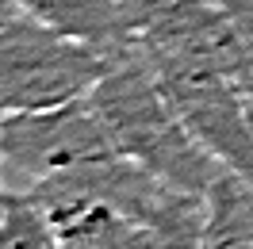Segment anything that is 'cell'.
<instances>
[{"instance_id":"6da1fadb","label":"cell","mask_w":253,"mask_h":249,"mask_svg":"<svg viewBox=\"0 0 253 249\" xmlns=\"http://www.w3.org/2000/svg\"><path fill=\"white\" fill-rule=\"evenodd\" d=\"M88 96L104 115L119 154L161 176L169 188L188 196H207L226 172V165L184 123L158 69L134 42L111 54L108 73L92 84Z\"/></svg>"},{"instance_id":"7a4b0ae2","label":"cell","mask_w":253,"mask_h":249,"mask_svg":"<svg viewBox=\"0 0 253 249\" xmlns=\"http://www.w3.org/2000/svg\"><path fill=\"white\" fill-rule=\"evenodd\" d=\"M111 65V54L16 16L0 27V115L39 111L88 96Z\"/></svg>"},{"instance_id":"3957f363","label":"cell","mask_w":253,"mask_h":249,"mask_svg":"<svg viewBox=\"0 0 253 249\" xmlns=\"http://www.w3.org/2000/svg\"><path fill=\"white\" fill-rule=\"evenodd\" d=\"M108 157H119V146L92 96L0 115V169L16 176L23 192Z\"/></svg>"},{"instance_id":"277c9868","label":"cell","mask_w":253,"mask_h":249,"mask_svg":"<svg viewBox=\"0 0 253 249\" xmlns=\"http://www.w3.org/2000/svg\"><path fill=\"white\" fill-rule=\"evenodd\" d=\"M16 4L23 8V16L108 54L130 46L126 0H16Z\"/></svg>"},{"instance_id":"5b68a950","label":"cell","mask_w":253,"mask_h":249,"mask_svg":"<svg viewBox=\"0 0 253 249\" xmlns=\"http://www.w3.org/2000/svg\"><path fill=\"white\" fill-rule=\"evenodd\" d=\"M0 249H62L46 211L27 192H16L0 218Z\"/></svg>"},{"instance_id":"8992f818","label":"cell","mask_w":253,"mask_h":249,"mask_svg":"<svg viewBox=\"0 0 253 249\" xmlns=\"http://www.w3.org/2000/svg\"><path fill=\"white\" fill-rule=\"evenodd\" d=\"M16 16H23V8H19L16 0H0V27H4V23H12Z\"/></svg>"},{"instance_id":"52a82bcc","label":"cell","mask_w":253,"mask_h":249,"mask_svg":"<svg viewBox=\"0 0 253 249\" xmlns=\"http://www.w3.org/2000/svg\"><path fill=\"white\" fill-rule=\"evenodd\" d=\"M12 196H16V192H8V188H4V169H0V218H4V211H8Z\"/></svg>"},{"instance_id":"ba28073f","label":"cell","mask_w":253,"mask_h":249,"mask_svg":"<svg viewBox=\"0 0 253 249\" xmlns=\"http://www.w3.org/2000/svg\"><path fill=\"white\" fill-rule=\"evenodd\" d=\"M246 4H253V0H246Z\"/></svg>"}]
</instances>
